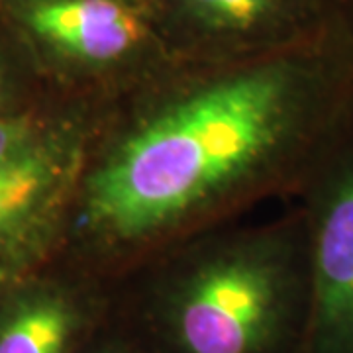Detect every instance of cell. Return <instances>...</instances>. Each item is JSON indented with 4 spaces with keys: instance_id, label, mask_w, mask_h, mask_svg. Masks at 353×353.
Segmentation results:
<instances>
[{
    "instance_id": "obj_1",
    "label": "cell",
    "mask_w": 353,
    "mask_h": 353,
    "mask_svg": "<svg viewBox=\"0 0 353 353\" xmlns=\"http://www.w3.org/2000/svg\"><path fill=\"white\" fill-rule=\"evenodd\" d=\"M352 120L338 14L267 57L157 85L90 148L77 232L104 263L159 252L265 192H303Z\"/></svg>"
},
{
    "instance_id": "obj_2",
    "label": "cell",
    "mask_w": 353,
    "mask_h": 353,
    "mask_svg": "<svg viewBox=\"0 0 353 353\" xmlns=\"http://www.w3.org/2000/svg\"><path fill=\"white\" fill-rule=\"evenodd\" d=\"M308 294L301 208L175 257L153 289V330L165 353H299Z\"/></svg>"
},
{
    "instance_id": "obj_3",
    "label": "cell",
    "mask_w": 353,
    "mask_h": 353,
    "mask_svg": "<svg viewBox=\"0 0 353 353\" xmlns=\"http://www.w3.org/2000/svg\"><path fill=\"white\" fill-rule=\"evenodd\" d=\"M301 194L310 294L299 353H353V120Z\"/></svg>"
},
{
    "instance_id": "obj_4",
    "label": "cell",
    "mask_w": 353,
    "mask_h": 353,
    "mask_svg": "<svg viewBox=\"0 0 353 353\" xmlns=\"http://www.w3.org/2000/svg\"><path fill=\"white\" fill-rule=\"evenodd\" d=\"M90 148L85 128L75 122L36 152L0 161V252L18 273L73 212Z\"/></svg>"
},
{
    "instance_id": "obj_5",
    "label": "cell",
    "mask_w": 353,
    "mask_h": 353,
    "mask_svg": "<svg viewBox=\"0 0 353 353\" xmlns=\"http://www.w3.org/2000/svg\"><path fill=\"white\" fill-rule=\"evenodd\" d=\"M18 20L57 59L88 75H114L139 63L152 28L126 0H20Z\"/></svg>"
},
{
    "instance_id": "obj_6",
    "label": "cell",
    "mask_w": 353,
    "mask_h": 353,
    "mask_svg": "<svg viewBox=\"0 0 353 353\" xmlns=\"http://www.w3.org/2000/svg\"><path fill=\"white\" fill-rule=\"evenodd\" d=\"M87 324V308L71 290L38 285L0 310V353H71Z\"/></svg>"
},
{
    "instance_id": "obj_7",
    "label": "cell",
    "mask_w": 353,
    "mask_h": 353,
    "mask_svg": "<svg viewBox=\"0 0 353 353\" xmlns=\"http://www.w3.org/2000/svg\"><path fill=\"white\" fill-rule=\"evenodd\" d=\"M299 0H183L196 22L214 32L245 34L294 12Z\"/></svg>"
},
{
    "instance_id": "obj_8",
    "label": "cell",
    "mask_w": 353,
    "mask_h": 353,
    "mask_svg": "<svg viewBox=\"0 0 353 353\" xmlns=\"http://www.w3.org/2000/svg\"><path fill=\"white\" fill-rule=\"evenodd\" d=\"M75 122H55L32 112L0 114V161L36 152Z\"/></svg>"
},
{
    "instance_id": "obj_9",
    "label": "cell",
    "mask_w": 353,
    "mask_h": 353,
    "mask_svg": "<svg viewBox=\"0 0 353 353\" xmlns=\"http://www.w3.org/2000/svg\"><path fill=\"white\" fill-rule=\"evenodd\" d=\"M8 94H10V75H8L4 59L0 57V114H2L6 101H8Z\"/></svg>"
},
{
    "instance_id": "obj_10",
    "label": "cell",
    "mask_w": 353,
    "mask_h": 353,
    "mask_svg": "<svg viewBox=\"0 0 353 353\" xmlns=\"http://www.w3.org/2000/svg\"><path fill=\"white\" fill-rule=\"evenodd\" d=\"M18 275H20V273L16 271V267L8 261V257H6L4 253L0 252V287L6 285V283H10V281L18 277Z\"/></svg>"
},
{
    "instance_id": "obj_11",
    "label": "cell",
    "mask_w": 353,
    "mask_h": 353,
    "mask_svg": "<svg viewBox=\"0 0 353 353\" xmlns=\"http://www.w3.org/2000/svg\"><path fill=\"white\" fill-rule=\"evenodd\" d=\"M92 353H139L132 345H126L124 341H104V345L97 347Z\"/></svg>"
},
{
    "instance_id": "obj_12",
    "label": "cell",
    "mask_w": 353,
    "mask_h": 353,
    "mask_svg": "<svg viewBox=\"0 0 353 353\" xmlns=\"http://www.w3.org/2000/svg\"><path fill=\"white\" fill-rule=\"evenodd\" d=\"M345 20H347V22H350V24L353 26V16H352V18H345Z\"/></svg>"
}]
</instances>
